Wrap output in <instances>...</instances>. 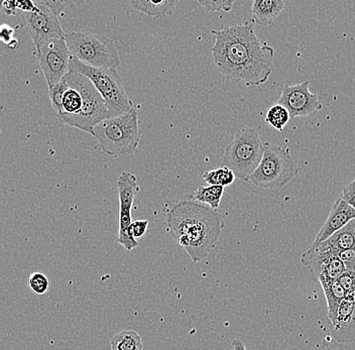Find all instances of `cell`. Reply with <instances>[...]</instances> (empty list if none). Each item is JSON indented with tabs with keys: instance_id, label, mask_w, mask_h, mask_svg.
<instances>
[{
	"instance_id": "obj_2",
	"label": "cell",
	"mask_w": 355,
	"mask_h": 350,
	"mask_svg": "<svg viewBox=\"0 0 355 350\" xmlns=\"http://www.w3.org/2000/svg\"><path fill=\"white\" fill-rule=\"evenodd\" d=\"M166 229L191 260L200 263L218 245L224 223L216 210L185 197L166 217Z\"/></svg>"
},
{
	"instance_id": "obj_32",
	"label": "cell",
	"mask_w": 355,
	"mask_h": 350,
	"mask_svg": "<svg viewBox=\"0 0 355 350\" xmlns=\"http://www.w3.org/2000/svg\"><path fill=\"white\" fill-rule=\"evenodd\" d=\"M340 197L355 210V179L344 187Z\"/></svg>"
},
{
	"instance_id": "obj_4",
	"label": "cell",
	"mask_w": 355,
	"mask_h": 350,
	"mask_svg": "<svg viewBox=\"0 0 355 350\" xmlns=\"http://www.w3.org/2000/svg\"><path fill=\"white\" fill-rule=\"evenodd\" d=\"M265 143L254 128H241L235 132L232 143L222 157V167L228 168L239 180L250 181L261 164Z\"/></svg>"
},
{
	"instance_id": "obj_18",
	"label": "cell",
	"mask_w": 355,
	"mask_h": 350,
	"mask_svg": "<svg viewBox=\"0 0 355 350\" xmlns=\"http://www.w3.org/2000/svg\"><path fill=\"white\" fill-rule=\"evenodd\" d=\"M314 245L329 247L338 252L354 249L355 247V219L344 226L343 229L333 234L327 240L321 243H314Z\"/></svg>"
},
{
	"instance_id": "obj_28",
	"label": "cell",
	"mask_w": 355,
	"mask_h": 350,
	"mask_svg": "<svg viewBox=\"0 0 355 350\" xmlns=\"http://www.w3.org/2000/svg\"><path fill=\"white\" fill-rule=\"evenodd\" d=\"M0 42L4 45L10 46V49L17 48L19 46V41L15 37V28L8 24L0 26Z\"/></svg>"
},
{
	"instance_id": "obj_1",
	"label": "cell",
	"mask_w": 355,
	"mask_h": 350,
	"mask_svg": "<svg viewBox=\"0 0 355 350\" xmlns=\"http://www.w3.org/2000/svg\"><path fill=\"white\" fill-rule=\"evenodd\" d=\"M211 33L215 37L211 54L215 67L223 76L248 86H261L268 81L274 65L275 49L257 37L252 19Z\"/></svg>"
},
{
	"instance_id": "obj_22",
	"label": "cell",
	"mask_w": 355,
	"mask_h": 350,
	"mask_svg": "<svg viewBox=\"0 0 355 350\" xmlns=\"http://www.w3.org/2000/svg\"><path fill=\"white\" fill-rule=\"evenodd\" d=\"M82 104H83V99H82L81 93L76 88L72 87L68 84V89L66 90L63 100H62L61 112L57 114V116L76 114L81 110Z\"/></svg>"
},
{
	"instance_id": "obj_8",
	"label": "cell",
	"mask_w": 355,
	"mask_h": 350,
	"mask_svg": "<svg viewBox=\"0 0 355 350\" xmlns=\"http://www.w3.org/2000/svg\"><path fill=\"white\" fill-rule=\"evenodd\" d=\"M299 173L290 148L265 143L263 159L250 181L263 189H282L294 180Z\"/></svg>"
},
{
	"instance_id": "obj_13",
	"label": "cell",
	"mask_w": 355,
	"mask_h": 350,
	"mask_svg": "<svg viewBox=\"0 0 355 350\" xmlns=\"http://www.w3.org/2000/svg\"><path fill=\"white\" fill-rule=\"evenodd\" d=\"M309 86L310 81H304L296 85L286 83L282 89L277 103L288 110L291 119L310 116L323 110L318 95L311 92Z\"/></svg>"
},
{
	"instance_id": "obj_15",
	"label": "cell",
	"mask_w": 355,
	"mask_h": 350,
	"mask_svg": "<svg viewBox=\"0 0 355 350\" xmlns=\"http://www.w3.org/2000/svg\"><path fill=\"white\" fill-rule=\"evenodd\" d=\"M355 219V210L349 204L345 202L341 197H338L333 205L331 211L328 215L320 231L317 234L314 243H321L331 238L333 234L343 229L350 221Z\"/></svg>"
},
{
	"instance_id": "obj_24",
	"label": "cell",
	"mask_w": 355,
	"mask_h": 350,
	"mask_svg": "<svg viewBox=\"0 0 355 350\" xmlns=\"http://www.w3.org/2000/svg\"><path fill=\"white\" fill-rule=\"evenodd\" d=\"M290 119V113L281 104L275 103L266 112V123L279 132H284Z\"/></svg>"
},
{
	"instance_id": "obj_23",
	"label": "cell",
	"mask_w": 355,
	"mask_h": 350,
	"mask_svg": "<svg viewBox=\"0 0 355 350\" xmlns=\"http://www.w3.org/2000/svg\"><path fill=\"white\" fill-rule=\"evenodd\" d=\"M236 176L228 168L221 167L218 169L207 170L203 174V181L210 186H221L228 187L234 183Z\"/></svg>"
},
{
	"instance_id": "obj_14",
	"label": "cell",
	"mask_w": 355,
	"mask_h": 350,
	"mask_svg": "<svg viewBox=\"0 0 355 350\" xmlns=\"http://www.w3.org/2000/svg\"><path fill=\"white\" fill-rule=\"evenodd\" d=\"M330 334L336 342H355V295H346L336 319L330 324Z\"/></svg>"
},
{
	"instance_id": "obj_12",
	"label": "cell",
	"mask_w": 355,
	"mask_h": 350,
	"mask_svg": "<svg viewBox=\"0 0 355 350\" xmlns=\"http://www.w3.org/2000/svg\"><path fill=\"white\" fill-rule=\"evenodd\" d=\"M37 10L32 12H19L28 33L37 48L52 39H65L66 33L62 28L59 17L44 6L42 0H35Z\"/></svg>"
},
{
	"instance_id": "obj_7",
	"label": "cell",
	"mask_w": 355,
	"mask_h": 350,
	"mask_svg": "<svg viewBox=\"0 0 355 350\" xmlns=\"http://www.w3.org/2000/svg\"><path fill=\"white\" fill-rule=\"evenodd\" d=\"M70 70L83 75L92 82L105 101L111 117L119 116L133 110V102L126 94L116 69L94 68L71 57Z\"/></svg>"
},
{
	"instance_id": "obj_17",
	"label": "cell",
	"mask_w": 355,
	"mask_h": 350,
	"mask_svg": "<svg viewBox=\"0 0 355 350\" xmlns=\"http://www.w3.org/2000/svg\"><path fill=\"white\" fill-rule=\"evenodd\" d=\"M130 3L133 10L153 17H165L172 15L176 6V1L174 0H163V1L132 0Z\"/></svg>"
},
{
	"instance_id": "obj_16",
	"label": "cell",
	"mask_w": 355,
	"mask_h": 350,
	"mask_svg": "<svg viewBox=\"0 0 355 350\" xmlns=\"http://www.w3.org/2000/svg\"><path fill=\"white\" fill-rule=\"evenodd\" d=\"M285 8L283 0H254L252 4V21L261 26H270Z\"/></svg>"
},
{
	"instance_id": "obj_34",
	"label": "cell",
	"mask_w": 355,
	"mask_h": 350,
	"mask_svg": "<svg viewBox=\"0 0 355 350\" xmlns=\"http://www.w3.org/2000/svg\"><path fill=\"white\" fill-rule=\"evenodd\" d=\"M2 12L8 15H15L17 13V1L2 2Z\"/></svg>"
},
{
	"instance_id": "obj_5",
	"label": "cell",
	"mask_w": 355,
	"mask_h": 350,
	"mask_svg": "<svg viewBox=\"0 0 355 350\" xmlns=\"http://www.w3.org/2000/svg\"><path fill=\"white\" fill-rule=\"evenodd\" d=\"M64 80L69 85L76 88L81 93L83 104L76 114L67 115L58 119L64 125L76 128L92 134L95 126L111 117L105 101L94 87L92 82L83 75L70 70L64 77Z\"/></svg>"
},
{
	"instance_id": "obj_29",
	"label": "cell",
	"mask_w": 355,
	"mask_h": 350,
	"mask_svg": "<svg viewBox=\"0 0 355 350\" xmlns=\"http://www.w3.org/2000/svg\"><path fill=\"white\" fill-rule=\"evenodd\" d=\"M338 283L346 295H355V272L345 270L338 278Z\"/></svg>"
},
{
	"instance_id": "obj_10",
	"label": "cell",
	"mask_w": 355,
	"mask_h": 350,
	"mask_svg": "<svg viewBox=\"0 0 355 350\" xmlns=\"http://www.w3.org/2000/svg\"><path fill=\"white\" fill-rule=\"evenodd\" d=\"M49 88L60 83L70 71L71 54L65 39H52L35 48Z\"/></svg>"
},
{
	"instance_id": "obj_35",
	"label": "cell",
	"mask_w": 355,
	"mask_h": 350,
	"mask_svg": "<svg viewBox=\"0 0 355 350\" xmlns=\"http://www.w3.org/2000/svg\"><path fill=\"white\" fill-rule=\"evenodd\" d=\"M233 350H248L246 349L245 345L243 344V341L239 339H234L232 341Z\"/></svg>"
},
{
	"instance_id": "obj_30",
	"label": "cell",
	"mask_w": 355,
	"mask_h": 350,
	"mask_svg": "<svg viewBox=\"0 0 355 350\" xmlns=\"http://www.w3.org/2000/svg\"><path fill=\"white\" fill-rule=\"evenodd\" d=\"M338 256L343 261L345 270L355 272V247L352 250L338 252Z\"/></svg>"
},
{
	"instance_id": "obj_3",
	"label": "cell",
	"mask_w": 355,
	"mask_h": 350,
	"mask_svg": "<svg viewBox=\"0 0 355 350\" xmlns=\"http://www.w3.org/2000/svg\"><path fill=\"white\" fill-rule=\"evenodd\" d=\"M92 136L108 156L133 155L139 148L141 137L139 113L133 108L124 114L105 119L95 126Z\"/></svg>"
},
{
	"instance_id": "obj_11",
	"label": "cell",
	"mask_w": 355,
	"mask_h": 350,
	"mask_svg": "<svg viewBox=\"0 0 355 350\" xmlns=\"http://www.w3.org/2000/svg\"><path fill=\"white\" fill-rule=\"evenodd\" d=\"M301 263L317 277L321 286L334 283L345 271L338 250L314 243L302 254Z\"/></svg>"
},
{
	"instance_id": "obj_25",
	"label": "cell",
	"mask_w": 355,
	"mask_h": 350,
	"mask_svg": "<svg viewBox=\"0 0 355 350\" xmlns=\"http://www.w3.org/2000/svg\"><path fill=\"white\" fill-rule=\"evenodd\" d=\"M67 89H68V84L64 79L60 83L49 88L51 103H52L53 108H54L57 114L61 112L62 100H63V96Z\"/></svg>"
},
{
	"instance_id": "obj_19",
	"label": "cell",
	"mask_w": 355,
	"mask_h": 350,
	"mask_svg": "<svg viewBox=\"0 0 355 350\" xmlns=\"http://www.w3.org/2000/svg\"><path fill=\"white\" fill-rule=\"evenodd\" d=\"M321 287L323 289L324 295H325L326 302H327L329 324H331L336 319L339 307L345 299L346 294L338 281H335L334 283H330V285L321 286Z\"/></svg>"
},
{
	"instance_id": "obj_20",
	"label": "cell",
	"mask_w": 355,
	"mask_h": 350,
	"mask_svg": "<svg viewBox=\"0 0 355 350\" xmlns=\"http://www.w3.org/2000/svg\"><path fill=\"white\" fill-rule=\"evenodd\" d=\"M111 350H144L143 339L135 330H123L110 340Z\"/></svg>"
},
{
	"instance_id": "obj_6",
	"label": "cell",
	"mask_w": 355,
	"mask_h": 350,
	"mask_svg": "<svg viewBox=\"0 0 355 350\" xmlns=\"http://www.w3.org/2000/svg\"><path fill=\"white\" fill-rule=\"evenodd\" d=\"M65 41L71 57L90 67L117 69L121 65L119 49L105 35L71 32L66 34Z\"/></svg>"
},
{
	"instance_id": "obj_21",
	"label": "cell",
	"mask_w": 355,
	"mask_h": 350,
	"mask_svg": "<svg viewBox=\"0 0 355 350\" xmlns=\"http://www.w3.org/2000/svg\"><path fill=\"white\" fill-rule=\"evenodd\" d=\"M224 194V187L221 186H199L193 194L192 198L197 202L209 206L211 209H218Z\"/></svg>"
},
{
	"instance_id": "obj_31",
	"label": "cell",
	"mask_w": 355,
	"mask_h": 350,
	"mask_svg": "<svg viewBox=\"0 0 355 350\" xmlns=\"http://www.w3.org/2000/svg\"><path fill=\"white\" fill-rule=\"evenodd\" d=\"M148 220H137L132 223L130 226V232H132L133 238L135 239L144 238L148 231Z\"/></svg>"
},
{
	"instance_id": "obj_33",
	"label": "cell",
	"mask_w": 355,
	"mask_h": 350,
	"mask_svg": "<svg viewBox=\"0 0 355 350\" xmlns=\"http://www.w3.org/2000/svg\"><path fill=\"white\" fill-rule=\"evenodd\" d=\"M42 2L50 10H52L58 17L64 12L67 6L72 3L71 1H54V0H42Z\"/></svg>"
},
{
	"instance_id": "obj_27",
	"label": "cell",
	"mask_w": 355,
	"mask_h": 350,
	"mask_svg": "<svg viewBox=\"0 0 355 350\" xmlns=\"http://www.w3.org/2000/svg\"><path fill=\"white\" fill-rule=\"evenodd\" d=\"M199 4L208 12H232L234 1L233 0H199Z\"/></svg>"
},
{
	"instance_id": "obj_26",
	"label": "cell",
	"mask_w": 355,
	"mask_h": 350,
	"mask_svg": "<svg viewBox=\"0 0 355 350\" xmlns=\"http://www.w3.org/2000/svg\"><path fill=\"white\" fill-rule=\"evenodd\" d=\"M28 286L33 293L44 295L48 292L50 282L43 272H33L28 278Z\"/></svg>"
},
{
	"instance_id": "obj_9",
	"label": "cell",
	"mask_w": 355,
	"mask_h": 350,
	"mask_svg": "<svg viewBox=\"0 0 355 350\" xmlns=\"http://www.w3.org/2000/svg\"><path fill=\"white\" fill-rule=\"evenodd\" d=\"M117 189L119 197V232L117 243L126 250L137 249L139 243L130 232L132 226V210L135 196L139 191L137 177L132 173L123 170L117 179Z\"/></svg>"
}]
</instances>
